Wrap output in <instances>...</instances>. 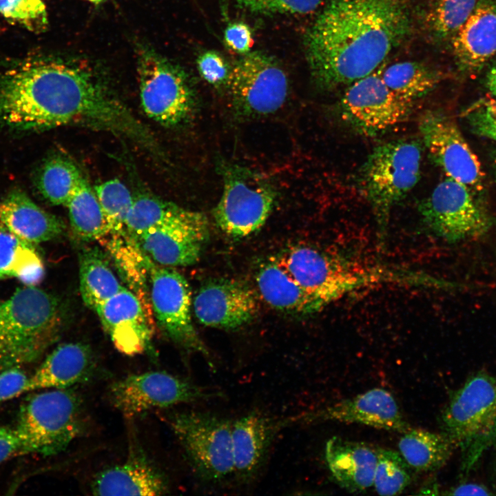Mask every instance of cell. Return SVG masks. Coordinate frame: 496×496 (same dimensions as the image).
Wrapping results in <instances>:
<instances>
[{"label":"cell","mask_w":496,"mask_h":496,"mask_svg":"<svg viewBox=\"0 0 496 496\" xmlns=\"http://www.w3.org/2000/svg\"><path fill=\"white\" fill-rule=\"evenodd\" d=\"M404 0H332L307 30L304 45L315 81L332 90L378 69L408 34Z\"/></svg>","instance_id":"7a4b0ae2"},{"label":"cell","mask_w":496,"mask_h":496,"mask_svg":"<svg viewBox=\"0 0 496 496\" xmlns=\"http://www.w3.org/2000/svg\"><path fill=\"white\" fill-rule=\"evenodd\" d=\"M494 167H495V176H496V156H495V164H494Z\"/></svg>","instance_id":"c3c4849f"},{"label":"cell","mask_w":496,"mask_h":496,"mask_svg":"<svg viewBox=\"0 0 496 496\" xmlns=\"http://www.w3.org/2000/svg\"><path fill=\"white\" fill-rule=\"evenodd\" d=\"M165 476L142 455L101 471L94 479L95 495H160L168 490Z\"/></svg>","instance_id":"cb8c5ba5"},{"label":"cell","mask_w":496,"mask_h":496,"mask_svg":"<svg viewBox=\"0 0 496 496\" xmlns=\"http://www.w3.org/2000/svg\"><path fill=\"white\" fill-rule=\"evenodd\" d=\"M450 495H494L487 486L477 483H462L446 493Z\"/></svg>","instance_id":"f6af8a7d"},{"label":"cell","mask_w":496,"mask_h":496,"mask_svg":"<svg viewBox=\"0 0 496 496\" xmlns=\"http://www.w3.org/2000/svg\"><path fill=\"white\" fill-rule=\"evenodd\" d=\"M95 362L91 348L82 342L58 345L29 377L26 391L71 389L94 375Z\"/></svg>","instance_id":"7402d4cb"},{"label":"cell","mask_w":496,"mask_h":496,"mask_svg":"<svg viewBox=\"0 0 496 496\" xmlns=\"http://www.w3.org/2000/svg\"><path fill=\"white\" fill-rule=\"evenodd\" d=\"M419 130L430 157L449 178L472 192L483 189L481 164L450 117L437 111H427L420 119Z\"/></svg>","instance_id":"2e32d148"},{"label":"cell","mask_w":496,"mask_h":496,"mask_svg":"<svg viewBox=\"0 0 496 496\" xmlns=\"http://www.w3.org/2000/svg\"><path fill=\"white\" fill-rule=\"evenodd\" d=\"M168 423L200 479L218 483L234 474L233 422L209 412L183 411L172 413Z\"/></svg>","instance_id":"ba28073f"},{"label":"cell","mask_w":496,"mask_h":496,"mask_svg":"<svg viewBox=\"0 0 496 496\" xmlns=\"http://www.w3.org/2000/svg\"><path fill=\"white\" fill-rule=\"evenodd\" d=\"M464 115L475 133L496 141V97L477 101Z\"/></svg>","instance_id":"ab89813d"},{"label":"cell","mask_w":496,"mask_h":496,"mask_svg":"<svg viewBox=\"0 0 496 496\" xmlns=\"http://www.w3.org/2000/svg\"><path fill=\"white\" fill-rule=\"evenodd\" d=\"M87 1H89L90 2L94 3V4H99L106 0H87Z\"/></svg>","instance_id":"7dc6e473"},{"label":"cell","mask_w":496,"mask_h":496,"mask_svg":"<svg viewBox=\"0 0 496 496\" xmlns=\"http://www.w3.org/2000/svg\"><path fill=\"white\" fill-rule=\"evenodd\" d=\"M61 314L59 299L35 286L0 303V371L39 358L58 338Z\"/></svg>","instance_id":"277c9868"},{"label":"cell","mask_w":496,"mask_h":496,"mask_svg":"<svg viewBox=\"0 0 496 496\" xmlns=\"http://www.w3.org/2000/svg\"><path fill=\"white\" fill-rule=\"evenodd\" d=\"M413 140L378 145L368 156L358 174V185L371 206L378 239L384 247L392 209L415 187L420 176L422 149Z\"/></svg>","instance_id":"52a82bcc"},{"label":"cell","mask_w":496,"mask_h":496,"mask_svg":"<svg viewBox=\"0 0 496 496\" xmlns=\"http://www.w3.org/2000/svg\"><path fill=\"white\" fill-rule=\"evenodd\" d=\"M65 207L68 210L72 233L78 239L90 242L111 234L94 187L85 177H83Z\"/></svg>","instance_id":"4dcf8cb0"},{"label":"cell","mask_w":496,"mask_h":496,"mask_svg":"<svg viewBox=\"0 0 496 496\" xmlns=\"http://www.w3.org/2000/svg\"><path fill=\"white\" fill-rule=\"evenodd\" d=\"M138 73L141 106L145 114L165 127H176L191 118L196 95L186 72L148 48H141Z\"/></svg>","instance_id":"30bf717a"},{"label":"cell","mask_w":496,"mask_h":496,"mask_svg":"<svg viewBox=\"0 0 496 496\" xmlns=\"http://www.w3.org/2000/svg\"><path fill=\"white\" fill-rule=\"evenodd\" d=\"M196 63L199 73L208 83L215 87L227 84L231 68L219 53L204 52L198 56Z\"/></svg>","instance_id":"60d3db41"},{"label":"cell","mask_w":496,"mask_h":496,"mask_svg":"<svg viewBox=\"0 0 496 496\" xmlns=\"http://www.w3.org/2000/svg\"><path fill=\"white\" fill-rule=\"evenodd\" d=\"M0 123L28 132L81 125L130 140L143 127L100 71L74 56H43L0 73Z\"/></svg>","instance_id":"6da1fadb"},{"label":"cell","mask_w":496,"mask_h":496,"mask_svg":"<svg viewBox=\"0 0 496 496\" xmlns=\"http://www.w3.org/2000/svg\"><path fill=\"white\" fill-rule=\"evenodd\" d=\"M479 0H429L422 17L427 32L436 40L452 39Z\"/></svg>","instance_id":"836d02e7"},{"label":"cell","mask_w":496,"mask_h":496,"mask_svg":"<svg viewBox=\"0 0 496 496\" xmlns=\"http://www.w3.org/2000/svg\"><path fill=\"white\" fill-rule=\"evenodd\" d=\"M224 39L231 50L242 54L249 52L254 42L250 28L242 22L229 24L225 29Z\"/></svg>","instance_id":"7bdbcfd3"},{"label":"cell","mask_w":496,"mask_h":496,"mask_svg":"<svg viewBox=\"0 0 496 496\" xmlns=\"http://www.w3.org/2000/svg\"><path fill=\"white\" fill-rule=\"evenodd\" d=\"M31 244L16 236L0 223V279L15 276L17 269Z\"/></svg>","instance_id":"f35d334b"},{"label":"cell","mask_w":496,"mask_h":496,"mask_svg":"<svg viewBox=\"0 0 496 496\" xmlns=\"http://www.w3.org/2000/svg\"><path fill=\"white\" fill-rule=\"evenodd\" d=\"M380 67L350 84L340 101L344 121L366 136L382 134L401 123L409 114L413 103L386 85Z\"/></svg>","instance_id":"9a60e30c"},{"label":"cell","mask_w":496,"mask_h":496,"mask_svg":"<svg viewBox=\"0 0 496 496\" xmlns=\"http://www.w3.org/2000/svg\"><path fill=\"white\" fill-rule=\"evenodd\" d=\"M256 280L263 300L277 310L306 315L326 307L294 280L277 256L263 264Z\"/></svg>","instance_id":"4316f807"},{"label":"cell","mask_w":496,"mask_h":496,"mask_svg":"<svg viewBox=\"0 0 496 496\" xmlns=\"http://www.w3.org/2000/svg\"><path fill=\"white\" fill-rule=\"evenodd\" d=\"M219 396L220 393L165 371L132 374L114 382L109 390L112 404L128 417Z\"/></svg>","instance_id":"7c38bea8"},{"label":"cell","mask_w":496,"mask_h":496,"mask_svg":"<svg viewBox=\"0 0 496 496\" xmlns=\"http://www.w3.org/2000/svg\"><path fill=\"white\" fill-rule=\"evenodd\" d=\"M327 466L336 482L347 491H364L373 484L378 447L334 436L325 447Z\"/></svg>","instance_id":"d4e9b609"},{"label":"cell","mask_w":496,"mask_h":496,"mask_svg":"<svg viewBox=\"0 0 496 496\" xmlns=\"http://www.w3.org/2000/svg\"><path fill=\"white\" fill-rule=\"evenodd\" d=\"M486 83L490 92L496 97V63L489 71Z\"/></svg>","instance_id":"bcb514c9"},{"label":"cell","mask_w":496,"mask_h":496,"mask_svg":"<svg viewBox=\"0 0 496 496\" xmlns=\"http://www.w3.org/2000/svg\"><path fill=\"white\" fill-rule=\"evenodd\" d=\"M0 14L12 24L34 33L48 28L46 7L42 0H0Z\"/></svg>","instance_id":"8d00e7d4"},{"label":"cell","mask_w":496,"mask_h":496,"mask_svg":"<svg viewBox=\"0 0 496 496\" xmlns=\"http://www.w3.org/2000/svg\"><path fill=\"white\" fill-rule=\"evenodd\" d=\"M29 377L21 366L0 371V405L26 392Z\"/></svg>","instance_id":"b9f144b4"},{"label":"cell","mask_w":496,"mask_h":496,"mask_svg":"<svg viewBox=\"0 0 496 496\" xmlns=\"http://www.w3.org/2000/svg\"><path fill=\"white\" fill-rule=\"evenodd\" d=\"M294 280L326 306L352 292L382 285L435 289L440 279L404 267L369 265L311 246L296 245L278 256Z\"/></svg>","instance_id":"3957f363"},{"label":"cell","mask_w":496,"mask_h":496,"mask_svg":"<svg viewBox=\"0 0 496 496\" xmlns=\"http://www.w3.org/2000/svg\"><path fill=\"white\" fill-rule=\"evenodd\" d=\"M418 209L427 229L448 243L479 238L491 225L488 214L472 191L449 177L421 201Z\"/></svg>","instance_id":"8fae6325"},{"label":"cell","mask_w":496,"mask_h":496,"mask_svg":"<svg viewBox=\"0 0 496 496\" xmlns=\"http://www.w3.org/2000/svg\"><path fill=\"white\" fill-rule=\"evenodd\" d=\"M0 220L16 236L34 245L52 240L65 230L63 220L43 210L17 188L0 203Z\"/></svg>","instance_id":"484cf974"},{"label":"cell","mask_w":496,"mask_h":496,"mask_svg":"<svg viewBox=\"0 0 496 496\" xmlns=\"http://www.w3.org/2000/svg\"><path fill=\"white\" fill-rule=\"evenodd\" d=\"M411 470L399 452L378 447L373 486L380 495H398L411 482Z\"/></svg>","instance_id":"e575fe53"},{"label":"cell","mask_w":496,"mask_h":496,"mask_svg":"<svg viewBox=\"0 0 496 496\" xmlns=\"http://www.w3.org/2000/svg\"><path fill=\"white\" fill-rule=\"evenodd\" d=\"M381 77L393 92L412 103L430 92L439 81L435 72L416 61L398 62L382 68Z\"/></svg>","instance_id":"d6a6232c"},{"label":"cell","mask_w":496,"mask_h":496,"mask_svg":"<svg viewBox=\"0 0 496 496\" xmlns=\"http://www.w3.org/2000/svg\"><path fill=\"white\" fill-rule=\"evenodd\" d=\"M253 13L275 15H304L319 7L322 0H234Z\"/></svg>","instance_id":"74e56055"},{"label":"cell","mask_w":496,"mask_h":496,"mask_svg":"<svg viewBox=\"0 0 496 496\" xmlns=\"http://www.w3.org/2000/svg\"><path fill=\"white\" fill-rule=\"evenodd\" d=\"M192 305L200 323L223 329H235L250 322L259 311L254 291L233 279L207 282L198 290Z\"/></svg>","instance_id":"ac0fdd59"},{"label":"cell","mask_w":496,"mask_h":496,"mask_svg":"<svg viewBox=\"0 0 496 496\" xmlns=\"http://www.w3.org/2000/svg\"><path fill=\"white\" fill-rule=\"evenodd\" d=\"M83 177L72 160L55 155L41 165L34 183L39 194L49 203L65 206Z\"/></svg>","instance_id":"1f68e13d"},{"label":"cell","mask_w":496,"mask_h":496,"mask_svg":"<svg viewBox=\"0 0 496 496\" xmlns=\"http://www.w3.org/2000/svg\"><path fill=\"white\" fill-rule=\"evenodd\" d=\"M451 41L454 55L463 70L482 68L496 54V1L479 0Z\"/></svg>","instance_id":"603a6c76"},{"label":"cell","mask_w":496,"mask_h":496,"mask_svg":"<svg viewBox=\"0 0 496 496\" xmlns=\"http://www.w3.org/2000/svg\"><path fill=\"white\" fill-rule=\"evenodd\" d=\"M227 85L233 107L245 116L276 112L285 103L289 89L283 69L260 52H248L234 63Z\"/></svg>","instance_id":"4fadbf2b"},{"label":"cell","mask_w":496,"mask_h":496,"mask_svg":"<svg viewBox=\"0 0 496 496\" xmlns=\"http://www.w3.org/2000/svg\"><path fill=\"white\" fill-rule=\"evenodd\" d=\"M208 224L206 216L177 204L149 194L134 196L125 231L130 236L147 229L174 225Z\"/></svg>","instance_id":"83f0119b"},{"label":"cell","mask_w":496,"mask_h":496,"mask_svg":"<svg viewBox=\"0 0 496 496\" xmlns=\"http://www.w3.org/2000/svg\"><path fill=\"white\" fill-rule=\"evenodd\" d=\"M219 170L223 190L213 211L216 225L234 238L258 231L276 203L275 189L265 177L247 167L224 163Z\"/></svg>","instance_id":"9c48e42d"},{"label":"cell","mask_w":496,"mask_h":496,"mask_svg":"<svg viewBox=\"0 0 496 496\" xmlns=\"http://www.w3.org/2000/svg\"><path fill=\"white\" fill-rule=\"evenodd\" d=\"M399 453L412 470L432 472L442 468L451 458L455 446L443 433L412 428L402 433Z\"/></svg>","instance_id":"f1b7e54d"},{"label":"cell","mask_w":496,"mask_h":496,"mask_svg":"<svg viewBox=\"0 0 496 496\" xmlns=\"http://www.w3.org/2000/svg\"><path fill=\"white\" fill-rule=\"evenodd\" d=\"M79 289L84 304L95 311L124 287L108 260L96 247L83 249L79 254Z\"/></svg>","instance_id":"f546056e"},{"label":"cell","mask_w":496,"mask_h":496,"mask_svg":"<svg viewBox=\"0 0 496 496\" xmlns=\"http://www.w3.org/2000/svg\"><path fill=\"white\" fill-rule=\"evenodd\" d=\"M292 422L315 423L335 421L356 423L403 433L411 426L387 390L373 388L353 397L289 418Z\"/></svg>","instance_id":"e0dca14e"},{"label":"cell","mask_w":496,"mask_h":496,"mask_svg":"<svg viewBox=\"0 0 496 496\" xmlns=\"http://www.w3.org/2000/svg\"><path fill=\"white\" fill-rule=\"evenodd\" d=\"M102 210L110 227L111 234L125 230L127 215L134 196L118 179L113 178L94 187Z\"/></svg>","instance_id":"d590c367"},{"label":"cell","mask_w":496,"mask_h":496,"mask_svg":"<svg viewBox=\"0 0 496 496\" xmlns=\"http://www.w3.org/2000/svg\"><path fill=\"white\" fill-rule=\"evenodd\" d=\"M442 433L461 453V471L469 472L496 441V377L485 370L470 375L442 411Z\"/></svg>","instance_id":"5b68a950"},{"label":"cell","mask_w":496,"mask_h":496,"mask_svg":"<svg viewBox=\"0 0 496 496\" xmlns=\"http://www.w3.org/2000/svg\"><path fill=\"white\" fill-rule=\"evenodd\" d=\"M94 311L120 352L134 355L152 349L147 316L139 298L127 289L123 287Z\"/></svg>","instance_id":"d6986e66"},{"label":"cell","mask_w":496,"mask_h":496,"mask_svg":"<svg viewBox=\"0 0 496 496\" xmlns=\"http://www.w3.org/2000/svg\"><path fill=\"white\" fill-rule=\"evenodd\" d=\"M144 255V265L149 275L151 304L161 329L184 349L210 357L207 347L193 325L192 296L187 280L178 271L155 265Z\"/></svg>","instance_id":"5bb4252c"},{"label":"cell","mask_w":496,"mask_h":496,"mask_svg":"<svg viewBox=\"0 0 496 496\" xmlns=\"http://www.w3.org/2000/svg\"><path fill=\"white\" fill-rule=\"evenodd\" d=\"M286 426L285 419L278 420L258 411L249 413L233 422L234 474L240 481L248 483L257 476L276 434Z\"/></svg>","instance_id":"ffe728a7"},{"label":"cell","mask_w":496,"mask_h":496,"mask_svg":"<svg viewBox=\"0 0 496 496\" xmlns=\"http://www.w3.org/2000/svg\"><path fill=\"white\" fill-rule=\"evenodd\" d=\"M21 455V444L15 430L0 426V464Z\"/></svg>","instance_id":"ee69618b"},{"label":"cell","mask_w":496,"mask_h":496,"mask_svg":"<svg viewBox=\"0 0 496 496\" xmlns=\"http://www.w3.org/2000/svg\"><path fill=\"white\" fill-rule=\"evenodd\" d=\"M154 263L165 267L196 263L209 237V224L174 225L147 229L130 236Z\"/></svg>","instance_id":"44dd1931"},{"label":"cell","mask_w":496,"mask_h":496,"mask_svg":"<svg viewBox=\"0 0 496 496\" xmlns=\"http://www.w3.org/2000/svg\"><path fill=\"white\" fill-rule=\"evenodd\" d=\"M83 403L71 389H45L26 399L14 428L21 454L45 457L64 451L83 433Z\"/></svg>","instance_id":"8992f818"}]
</instances>
